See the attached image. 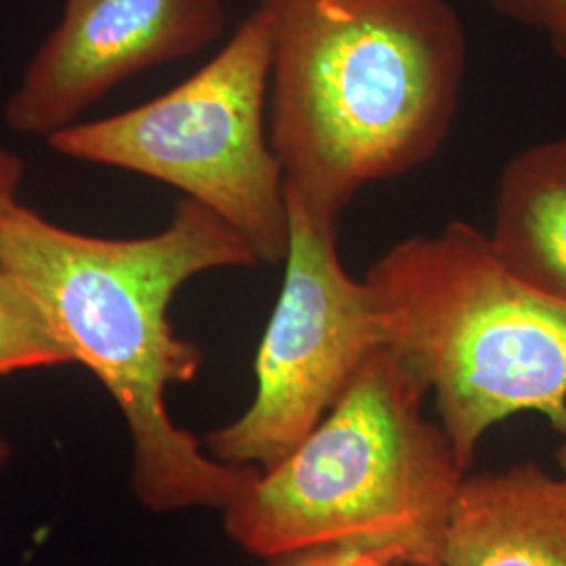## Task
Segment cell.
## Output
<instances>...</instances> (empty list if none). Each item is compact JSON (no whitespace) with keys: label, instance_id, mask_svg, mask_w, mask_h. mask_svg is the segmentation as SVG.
<instances>
[{"label":"cell","instance_id":"obj_2","mask_svg":"<svg viewBox=\"0 0 566 566\" xmlns=\"http://www.w3.org/2000/svg\"><path fill=\"white\" fill-rule=\"evenodd\" d=\"M269 32V139L287 202L340 223L371 182L430 163L468 63L449 0H256Z\"/></svg>","mask_w":566,"mask_h":566},{"label":"cell","instance_id":"obj_1","mask_svg":"<svg viewBox=\"0 0 566 566\" xmlns=\"http://www.w3.org/2000/svg\"><path fill=\"white\" fill-rule=\"evenodd\" d=\"M238 231L181 198L143 238H97L18 203L0 224V266L39 304L70 353L105 386L130 437V489L154 514L223 510L259 472L224 464L170 418L166 392L191 382L202 348L170 322L185 283L214 269L256 266Z\"/></svg>","mask_w":566,"mask_h":566},{"label":"cell","instance_id":"obj_5","mask_svg":"<svg viewBox=\"0 0 566 566\" xmlns=\"http://www.w3.org/2000/svg\"><path fill=\"white\" fill-rule=\"evenodd\" d=\"M269 32L259 9L189 78L151 102L76 122L46 143L63 158L135 172L202 203L259 263L290 242L285 175L269 139Z\"/></svg>","mask_w":566,"mask_h":566},{"label":"cell","instance_id":"obj_9","mask_svg":"<svg viewBox=\"0 0 566 566\" xmlns=\"http://www.w3.org/2000/svg\"><path fill=\"white\" fill-rule=\"evenodd\" d=\"M489 238L516 275L566 301V137L507 160Z\"/></svg>","mask_w":566,"mask_h":566},{"label":"cell","instance_id":"obj_15","mask_svg":"<svg viewBox=\"0 0 566 566\" xmlns=\"http://www.w3.org/2000/svg\"><path fill=\"white\" fill-rule=\"evenodd\" d=\"M556 462H558V468H560V474L566 476V437L565 443L556 451Z\"/></svg>","mask_w":566,"mask_h":566},{"label":"cell","instance_id":"obj_8","mask_svg":"<svg viewBox=\"0 0 566 566\" xmlns=\"http://www.w3.org/2000/svg\"><path fill=\"white\" fill-rule=\"evenodd\" d=\"M446 566H566V476L516 464L465 474L447 526Z\"/></svg>","mask_w":566,"mask_h":566},{"label":"cell","instance_id":"obj_7","mask_svg":"<svg viewBox=\"0 0 566 566\" xmlns=\"http://www.w3.org/2000/svg\"><path fill=\"white\" fill-rule=\"evenodd\" d=\"M224 28V0H63L2 118L13 133L46 142L114 86L200 53Z\"/></svg>","mask_w":566,"mask_h":566},{"label":"cell","instance_id":"obj_6","mask_svg":"<svg viewBox=\"0 0 566 566\" xmlns=\"http://www.w3.org/2000/svg\"><path fill=\"white\" fill-rule=\"evenodd\" d=\"M287 212L285 275L256 350L254 399L242 416L206 437V451L224 464H280L386 346L369 285L355 280L340 259V223L315 221L292 202Z\"/></svg>","mask_w":566,"mask_h":566},{"label":"cell","instance_id":"obj_11","mask_svg":"<svg viewBox=\"0 0 566 566\" xmlns=\"http://www.w3.org/2000/svg\"><path fill=\"white\" fill-rule=\"evenodd\" d=\"M495 13L533 28L546 36L558 60L566 63V0H483Z\"/></svg>","mask_w":566,"mask_h":566},{"label":"cell","instance_id":"obj_10","mask_svg":"<svg viewBox=\"0 0 566 566\" xmlns=\"http://www.w3.org/2000/svg\"><path fill=\"white\" fill-rule=\"evenodd\" d=\"M70 364L39 304L0 266V376Z\"/></svg>","mask_w":566,"mask_h":566},{"label":"cell","instance_id":"obj_12","mask_svg":"<svg viewBox=\"0 0 566 566\" xmlns=\"http://www.w3.org/2000/svg\"><path fill=\"white\" fill-rule=\"evenodd\" d=\"M264 566H401L382 549L359 546H319L266 558Z\"/></svg>","mask_w":566,"mask_h":566},{"label":"cell","instance_id":"obj_3","mask_svg":"<svg viewBox=\"0 0 566 566\" xmlns=\"http://www.w3.org/2000/svg\"><path fill=\"white\" fill-rule=\"evenodd\" d=\"M428 388L390 346L280 464L221 510L227 535L259 558L319 546L382 549L401 566H446L464 468L424 416Z\"/></svg>","mask_w":566,"mask_h":566},{"label":"cell","instance_id":"obj_4","mask_svg":"<svg viewBox=\"0 0 566 566\" xmlns=\"http://www.w3.org/2000/svg\"><path fill=\"white\" fill-rule=\"evenodd\" d=\"M364 280L386 346L434 397L465 472L486 432L518 413L566 437V301L516 275L489 233L451 221L405 238Z\"/></svg>","mask_w":566,"mask_h":566},{"label":"cell","instance_id":"obj_13","mask_svg":"<svg viewBox=\"0 0 566 566\" xmlns=\"http://www.w3.org/2000/svg\"><path fill=\"white\" fill-rule=\"evenodd\" d=\"M21 182H23V163L20 156L0 145V224L20 203Z\"/></svg>","mask_w":566,"mask_h":566},{"label":"cell","instance_id":"obj_14","mask_svg":"<svg viewBox=\"0 0 566 566\" xmlns=\"http://www.w3.org/2000/svg\"><path fill=\"white\" fill-rule=\"evenodd\" d=\"M11 446L0 437V474L4 472V468L9 465V462H11Z\"/></svg>","mask_w":566,"mask_h":566}]
</instances>
